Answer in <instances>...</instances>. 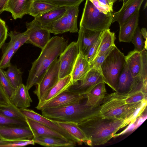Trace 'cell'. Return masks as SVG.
I'll return each instance as SVG.
<instances>
[{
  "instance_id": "836d02e7",
  "label": "cell",
  "mask_w": 147,
  "mask_h": 147,
  "mask_svg": "<svg viewBox=\"0 0 147 147\" xmlns=\"http://www.w3.org/2000/svg\"><path fill=\"white\" fill-rule=\"evenodd\" d=\"M8 36L13 44L15 53L21 46L27 43L28 39V35L26 31L23 32L11 31L8 33Z\"/></svg>"
},
{
  "instance_id": "d6986e66",
  "label": "cell",
  "mask_w": 147,
  "mask_h": 147,
  "mask_svg": "<svg viewBox=\"0 0 147 147\" xmlns=\"http://www.w3.org/2000/svg\"><path fill=\"white\" fill-rule=\"evenodd\" d=\"M73 84L71 76L69 75L60 79L39 100L37 106L44 104L67 89Z\"/></svg>"
},
{
  "instance_id": "7c38bea8",
  "label": "cell",
  "mask_w": 147,
  "mask_h": 147,
  "mask_svg": "<svg viewBox=\"0 0 147 147\" xmlns=\"http://www.w3.org/2000/svg\"><path fill=\"white\" fill-rule=\"evenodd\" d=\"M85 97V95L80 94L67 89L42 105L37 106L36 108L41 111L61 107L79 102Z\"/></svg>"
},
{
  "instance_id": "7dc6e473",
  "label": "cell",
  "mask_w": 147,
  "mask_h": 147,
  "mask_svg": "<svg viewBox=\"0 0 147 147\" xmlns=\"http://www.w3.org/2000/svg\"><path fill=\"white\" fill-rule=\"evenodd\" d=\"M11 104L0 81V105L6 106Z\"/></svg>"
},
{
  "instance_id": "bcb514c9",
  "label": "cell",
  "mask_w": 147,
  "mask_h": 147,
  "mask_svg": "<svg viewBox=\"0 0 147 147\" xmlns=\"http://www.w3.org/2000/svg\"><path fill=\"white\" fill-rule=\"evenodd\" d=\"M94 5L100 12L107 14L113 13L109 8L104 5L100 3L98 0H90Z\"/></svg>"
},
{
  "instance_id": "f35d334b",
  "label": "cell",
  "mask_w": 147,
  "mask_h": 147,
  "mask_svg": "<svg viewBox=\"0 0 147 147\" xmlns=\"http://www.w3.org/2000/svg\"><path fill=\"white\" fill-rule=\"evenodd\" d=\"M131 42L134 45V50L141 52L144 49V40L138 27L133 36Z\"/></svg>"
},
{
  "instance_id": "8992f818",
  "label": "cell",
  "mask_w": 147,
  "mask_h": 147,
  "mask_svg": "<svg viewBox=\"0 0 147 147\" xmlns=\"http://www.w3.org/2000/svg\"><path fill=\"white\" fill-rule=\"evenodd\" d=\"M113 13L106 14L99 11L89 0H86L80 27L102 32L109 29L112 23Z\"/></svg>"
},
{
  "instance_id": "4fadbf2b",
  "label": "cell",
  "mask_w": 147,
  "mask_h": 147,
  "mask_svg": "<svg viewBox=\"0 0 147 147\" xmlns=\"http://www.w3.org/2000/svg\"><path fill=\"white\" fill-rule=\"evenodd\" d=\"M19 109L25 117L40 123L48 126L62 135L67 139L77 143V141L73 137L54 122L53 120L47 118L31 109L27 108Z\"/></svg>"
},
{
  "instance_id": "603a6c76",
  "label": "cell",
  "mask_w": 147,
  "mask_h": 147,
  "mask_svg": "<svg viewBox=\"0 0 147 147\" xmlns=\"http://www.w3.org/2000/svg\"><path fill=\"white\" fill-rule=\"evenodd\" d=\"M32 140L35 143L47 147H73L76 143L71 140L49 136H40Z\"/></svg>"
},
{
  "instance_id": "681fc988",
  "label": "cell",
  "mask_w": 147,
  "mask_h": 147,
  "mask_svg": "<svg viewBox=\"0 0 147 147\" xmlns=\"http://www.w3.org/2000/svg\"><path fill=\"white\" fill-rule=\"evenodd\" d=\"M141 34L144 40V49H147V32L146 29L145 28H142L140 30Z\"/></svg>"
},
{
  "instance_id": "4316f807",
  "label": "cell",
  "mask_w": 147,
  "mask_h": 147,
  "mask_svg": "<svg viewBox=\"0 0 147 147\" xmlns=\"http://www.w3.org/2000/svg\"><path fill=\"white\" fill-rule=\"evenodd\" d=\"M128 68L134 77L139 75L141 66V52L135 50L129 52L125 56Z\"/></svg>"
},
{
  "instance_id": "8fae6325",
  "label": "cell",
  "mask_w": 147,
  "mask_h": 147,
  "mask_svg": "<svg viewBox=\"0 0 147 147\" xmlns=\"http://www.w3.org/2000/svg\"><path fill=\"white\" fill-rule=\"evenodd\" d=\"M28 36L27 43L38 47L41 49L46 46L51 39L50 33L40 26L34 19L32 21L26 23Z\"/></svg>"
},
{
  "instance_id": "ee69618b",
  "label": "cell",
  "mask_w": 147,
  "mask_h": 147,
  "mask_svg": "<svg viewBox=\"0 0 147 147\" xmlns=\"http://www.w3.org/2000/svg\"><path fill=\"white\" fill-rule=\"evenodd\" d=\"M144 49L141 52V63L139 75L144 80H147V53Z\"/></svg>"
},
{
  "instance_id": "52a82bcc",
  "label": "cell",
  "mask_w": 147,
  "mask_h": 147,
  "mask_svg": "<svg viewBox=\"0 0 147 147\" xmlns=\"http://www.w3.org/2000/svg\"><path fill=\"white\" fill-rule=\"evenodd\" d=\"M147 80H144L140 75L134 77L126 63L118 79L116 93L127 94L138 91L147 93Z\"/></svg>"
},
{
  "instance_id": "2e32d148",
  "label": "cell",
  "mask_w": 147,
  "mask_h": 147,
  "mask_svg": "<svg viewBox=\"0 0 147 147\" xmlns=\"http://www.w3.org/2000/svg\"><path fill=\"white\" fill-rule=\"evenodd\" d=\"M102 32L80 27L77 42L80 52L84 55L90 47L100 37Z\"/></svg>"
},
{
  "instance_id": "ffe728a7",
  "label": "cell",
  "mask_w": 147,
  "mask_h": 147,
  "mask_svg": "<svg viewBox=\"0 0 147 147\" xmlns=\"http://www.w3.org/2000/svg\"><path fill=\"white\" fill-rule=\"evenodd\" d=\"M26 120L32 133L33 138L40 136H49L68 140L59 133L40 123L26 117Z\"/></svg>"
},
{
  "instance_id": "7a4b0ae2",
  "label": "cell",
  "mask_w": 147,
  "mask_h": 147,
  "mask_svg": "<svg viewBox=\"0 0 147 147\" xmlns=\"http://www.w3.org/2000/svg\"><path fill=\"white\" fill-rule=\"evenodd\" d=\"M68 43V40L63 36L51 38L41 49L38 58L32 63L26 85L28 90L39 83L50 65L63 52Z\"/></svg>"
},
{
  "instance_id": "f907efd6",
  "label": "cell",
  "mask_w": 147,
  "mask_h": 147,
  "mask_svg": "<svg viewBox=\"0 0 147 147\" xmlns=\"http://www.w3.org/2000/svg\"><path fill=\"white\" fill-rule=\"evenodd\" d=\"M9 0H0V14L4 11V9Z\"/></svg>"
},
{
  "instance_id": "9a60e30c",
  "label": "cell",
  "mask_w": 147,
  "mask_h": 147,
  "mask_svg": "<svg viewBox=\"0 0 147 147\" xmlns=\"http://www.w3.org/2000/svg\"><path fill=\"white\" fill-rule=\"evenodd\" d=\"M0 136L6 139L32 140V133L29 127L19 126H0Z\"/></svg>"
},
{
  "instance_id": "5b68a950",
  "label": "cell",
  "mask_w": 147,
  "mask_h": 147,
  "mask_svg": "<svg viewBox=\"0 0 147 147\" xmlns=\"http://www.w3.org/2000/svg\"><path fill=\"white\" fill-rule=\"evenodd\" d=\"M126 63L125 56L115 46L100 66L99 70L104 82L115 91Z\"/></svg>"
},
{
  "instance_id": "8d00e7d4",
  "label": "cell",
  "mask_w": 147,
  "mask_h": 147,
  "mask_svg": "<svg viewBox=\"0 0 147 147\" xmlns=\"http://www.w3.org/2000/svg\"><path fill=\"white\" fill-rule=\"evenodd\" d=\"M35 143L32 140H15L0 138V147H23L29 145H34Z\"/></svg>"
},
{
  "instance_id": "f5cc1de1",
  "label": "cell",
  "mask_w": 147,
  "mask_h": 147,
  "mask_svg": "<svg viewBox=\"0 0 147 147\" xmlns=\"http://www.w3.org/2000/svg\"></svg>"
},
{
  "instance_id": "9c48e42d",
  "label": "cell",
  "mask_w": 147,
  "mask_h": 147,
  "mask_svg": "<svg viewBox=\"0 0 147 147\" xmlns=\"http://www.w3.org/2000/svg\"><path fill=\"white\" fill-rule=\"evenodd\" d=\"M79 52L77 42H72L60 55L59 79L71 75Z\"/></svg>"
},
{
  "instance_id": "e0dca14e",
  "label": "cell",
  "mask_w": 147,
  "mask_h": 147,
  "mask_svg": "<svg viewBox=\"0 0 147 147\" xmlns=\"http://www.w3.org/2000/svg\"><path fill=\"white\" fill-rule=\"evenodd\" d=\"M34 0H9L4 9V11L11 13L14 20L21 18L28 14Z\"/></svg>"
},
{
  "instance_id": "5bb4252c",
  "label": "cell",
  "mask_w": 147,
  "mask_h": 147,
  "mask_svg": "<svg viewBox=\"0 0 147 147\" xmlns=\"http://www.w3.org/2000/svg\"><path fill=\"white\" fill-rule=\"evenodd\" d=\"M144 0H128L123 5L120 10L113 13L112 23L117 22L119 27L137 10H140Z\"/></svg>"
},
{
  "instance_id": "d590c367",
  "label": "cell",
  "mask_w": 147,
  "mask_h": 147,
  "mask_svg": "<svg viewBox=\"0 0 147 147\" xmlns=\"http://www.w3.org/2000/svg\"><path fill=\"white\" fill-rule=\"evenodd\" d=\"M15 54L14 47L10 40L8 43L0 60V68L4 69L11 64V60Z\"/></svg>"
},
{
  "instance_id": "ab89813d",
  "label": "cell",
  "mask_w": 147,
  "mask_h": 147,
  "mask_svg": "<svg viewBox=\"0 0 147 147\" xmlns=\"http://www.w3.org/2000/svg\"><path fill=\"white\" fill-rule=\"evenodd\" d=\"M39 0L58 7H70L80 5L84 0Z\"/></svg>"
},
{
  "instance_id": "cb8c5ba5",
  "label": "cell",
  "mask_w": 147,
  "mask_h": 147,
  "mask_svg": "<svg viewBox=\"0 0 147 147\" xmlns=\"http://www.w3.org/2000/svg\"><path fill=\"white\" fill-rule=\"evenodd\" d=\"M90 69L89 63L80 52L71 74L73 84L82 79Z\"/></svg>"
},
{
  "instance_id": "e575fe53",
  "label": "cell",
  "mask_w": 147,
  "mask_h": 147,
  "mask_svg": "<svg viewBox=\"0 0 147 147\" xmlns=\"http://www.w3.org/2000/svg\"><path fill=\"white\" fill-rule=\"evenodd\" d=\"M117 96L127 104H131L147 100V93L138 91L125 94H121L115 92Z\"/></svg>"
},
{
  "instance_id": "83f0119b",
  "label": "cell",
  "mask_w": 147,
  "mask_h": 147,
  "mask_svg": "<svg viewBox=\"0 0 147 147\" xmlns=\"http://www.w3.org/2000/svg\"><path fill=\"white\" fill-rule=\"evenodd\" d=\"M42 27L47 30L50 33L54 34L69 32L66 12L64 16L59 19Z\"/></svg>"
},
{
  "instance_id": "1f68e13d",
  "label": "cell",
  "mask_w": 147,
  "mask_h": 147,
  "mask_svg": "<svg viewBox=\"0 0 147 147\" xmlns=\"http://www.w3.org/2000/svg\"><path fill=\"white\" fill-rule=\"evenodd\" d=\"M80 5L69 7L66 11L69 32H70L76 33L78 32L77 19Z\"/></svg>"
},
{
  "instance_id": "4dcf8cb0",
  "label": "cell",
  "mask_w": 147,
  "mask_h": 147,
  "mask_svg": "<svg viewBox=\"0 0 147 147\" xmlns=\"http://www.w3.org/2000/svg\"><path fill=\"white\" fill-rule=\"evenodd\" d=\"M58 7L39 0H34L28 14L34 18Z\"/></svg>"
},
{
  "instance_id": "816d5d0a",
  "label": "cell",
  "mask_w": 147,
  "mask_h": 147,
  "mask_svg": "<svg viewBox=\"0 0 147 147\" xmlns=\"http://www.w3.org/2000/svg\"><path fill=\"white\" fill-rule=\"evenodd\" d=\"M1 138V136H0V138Z\"/></svg>"
},
{
  "instance_id": "d4e9b609",
  "label": "cell",
  "mask_w": 147,
  "mask_h": 147,
  "mask_svg": "<svg viewBox=\"0 0 147 147\" xmlns=\"http://www.w3.org/2000/svg\"><path fill=\"white\" fill-rule=\"evenodd\" d=\"M52 120L73 137L79 145H81L83 143L86 144L87 139L78 126V123L70 122Z\"/></svg>"
},
{
  "instance_id": "d6a6232c",
  "label": "cell",
  "mask_w": 147,
  "mask_h": 147,
  "mask_svg": "<svg viewBox=\"0 0 147 147\" xmlns=\"http://www.w3.org/2000/svg\"><path fill=\"white\" fill-rule=\"evenodd\" d=\"M0 113L9 118L26 121V117L19 109L12 103L8 106L0 105Z\"/></svg>"
},
{
  "instance_id": "f6af8a7d",
  "label": "cell",
  "mask_w": 147,
  "mask_h": 147,
  "mask_svg": "<svg viewBox=\"0 0 147 147\" xmlns=\"http://www.w3.org/2000/svg\"><path fill=\"white\" fill-rule=\"evenodd\" d=\"M8 35V29L5 22L0 18V49L5 42Z\"/></svg>"
},
{
  "instance_id": "ac0fdd59",
  "label": "cell",
  "mask_w": 147,
  "mask_h": 147,
  "mask_svg": "<svg viewBox=\"0 0 147 147\" xmlns=\"http://www.w3.org/2000/svg\"><path fill=\"white\" fill-rule=\"evenodd\" d=\"M140 10H137L120 28L119 40L120 42H130L138 27Z\"/></svg>"
},
{
  "instance_id": "7402d4cb",
  "label": "cell",
  "mask_w": 147,
  "mask_h": 147,
  "mask_svg": "<svg viewBox=\"0 0 147 147\" xmlns=\"http://www.w3.org/2000/svg\"><path fill=\"white\" fill-rule=\"evenodd\" d=\"M105 83L102 82L94 86L86 94L87 103L92 107L100 106L106 95Z\"/></svg>"
},
{
  "instance_id": "f1b7e54d",
  "label": "cell",
  "mask_w": 147,
  "mask_h": 147,
  "mask_svg": "<svg viewBox=\"0 0 147 147\" xmlns=\"http://www.w3.org/2000/svg\"><path fill=\"white\" fill-rule=\"evenodd\" d=\"M101 38L100 45L95 58L102 54L111 46L115 45L116 38L115 33L111 32L109 28L102 32Z\"/></svg>"
},
{
  "instance_id": "60d3db41",
  "label": "cell",
  "mask_w": 147,
  "mask_h": 147,
  "mask_svg": "<svg viewBox=\"0 0 147 147\" xmlns=\"http://www.w3.org/2000/svg\"><path fill=\"white\" fill-rule=\"evenodd\" d=\"M19 126L29 127L26 121L9 118L0 113V126Z\"/></svg>"
},
{
  "instance_id": "277c9868",
  "label": "cell",
  "mask_w": 147,
  "mask_h": 147,
  "mask_svg": "<svg viewBox=\"0 0 147 147\" xmlns=\"http://www.w3.org/2000/svg\"><path fill=\"white\" fill-rule=\"evenodd\" d=\"M100 106L94 108L90 106L87 103L86 96L79 102L57 108L45 109L41 111L42 115L51 120L78 123L100 115Z\"/></svg>"
},
{
  "instance_id": "44dd1931",
  "label": "cell",
  "mask_w": 147,
  "mask_h": 147,
  "mask_svg": "<svg viewBox=\"0 0 147 147\" xmlns=\"http://www.w3.org/2000/svg\"><path fill=\"white\" fill-rule=\"evenodd\" d=\"M11 103L19 109L29 107L32 100L26 86L22 83L16 89L9 99Z\"/></svg>"
},
{
  "instance_id": "b9f144b4",
  "label": "cell",
  "mask_w": 147,
  "mask_h": 147,
  "mask_svg": "<svg viewBox=\"0 0 147 147\" xmlns=\"http://www.w3.org/2000/svg\"><path fill=\"white\" fill-rule=\"evenodd\" d=\"M101 40V35L100 37L90 47L84 55L89 63L95 58L99 48Z\"/></svg>"
},
{
  "instance_id": "3957f363",
  "label": "cell",
  "mask_w": 147,
  "mask_h": 147,
  "mask_svg": "<svg viewBox=\"0 0 147 147\" xmlns=\"http://www.w3.org/2000/svg\"><path fill=\"white\" fill-rule=\"evenodd\" d=\"M146 106L147 100L127 104L114 92L105 96L100 106V114L104 118L129 120L133 124L142 115Z\"/></svg>"
},
{
  "instance_id": "f546056e",
  "label": "cell",
  "mask_w": 147,
  "mask_h": 147,
  "mask_svg": "<svg viewBox=\"0 0 147 147\" xmlns=\"http://www.w3.org/2000/svg\"><path fill=\"white\" fill-rule=\"evenodd\" d=\"M5 71L6 76L13 87L16 89L22 83V72L16 66L11 64Z\"/></svg>"
},
{
  "instance_id": "6da1fadb",
  "label": "cell",
  "mask_w": 147,
  "mask_h": 147,
  "mask_svg": "<svg viewBox=\"0 0 147 147\" xmlns=\"http://www.w3.org/2000/svg\"><path fill=\"white\" fill-rule=\"evenodd\" d=\"M131 123L129 120L104 118L99 115L78 125L87 139L86 144L93 146L106 143L119 130Z\"/></svg>"
},
{
  "instance_id": "484cf974",
  "label": "cell",
  "mask_w": 147,
  "mask_h": 147,
  "mask_svg": "<svg viewBox=\"0 0 147 147\" xmlns=\"http://www.w3.org/2000/svg\"><path fill=\"white\" fill-rule=\"evenodd\" d=\"M69 7H58L34 18L42 27L59 19L64 16Z\"/></svg>"
},
{
  "instance_id": "30bf717a",
  "label": "cell",
  "mask_w": 147,
  "mask_h": 147,
  "mask_svg": "<svg viewBox=\"0 0 147 147\" xmlns=\"http://www.w3.org/2000/svg\"><path fill=\"white\" fill-rule=\"evenodd\" d=\"M103 81L99 70L93 68L82 79L73 83L68 89L80 94L86 95L96 84Z\"/></svg>"
},
{
  "instance_id": "74e56055",
  "label": "cell",
  "mask_w": 147,
  "mask_h": 147,
  "mask_svg": "<svg viewBox=\"0 0 147 147\" xmlns=\"http://www.w3.org/2000/svg\"><path fill=\"white\" fill-rule=\"evenodd\" d=\"M0 81L9 99L15 93L16 89L12 86L7 77L5 71L0 68Z\"/></svg>"
},
{
  "instance_id": "c3c4849f",
  "label": "cell",
  "mask_w": 147,
  "mask_h": 147,
  "mask_svg": "<svg viewBox=\"0 0 147 147\" xmlns=\"http://www.w3.org/2000/svg\"><path fill=\"white\" fill-rule=\"evenodd\" d=\"M99 2L109 8L113 11V3L115 2V0H98Z\"/></svg>"
},
{
  "instance_id": "7bdbcfd3",
  "label": "cell",
  "mask_w": 147,
  "mask_h": 147,
  "mask_svg": "<svg viewBox=\"0 0 147 147\" xmlns=\"http://www.w3.org/2000/svg\"><path fill=\"white\" fill-rule=\"evenodd\" d=\"M115 45L112 46L107 49L104 53L96 57L90 63V69L94 68L99 70L100 66L107 56Z\"/></svg>"
},
{
  "instance_id": "ba28073f",
  "label": "cell",
  "mask_w": 147,
  "mask_h": 147,
  "mask_svg": "<svg viewBox=\"0 0 147 147\" xmlns=\"http://www.w3.org/2000/svg\"><path fill=\"white\" fill-rule=\"evenodd\" d=\"M59 61L57 58L51 64L40 82L36 85L33 92L39 100L59 80Z\"/></svg>"
}]
</instances>
